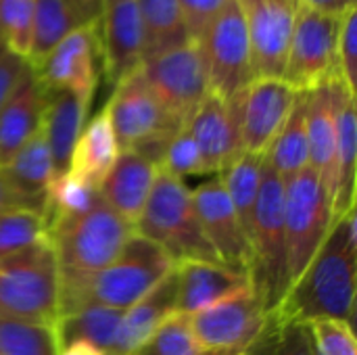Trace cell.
Returning a JSON list of instances; mask_svg holds the SVG:
<instances>
[{
  "label": "cell",
  "mask_w": 357,
  "mask_h": 355,
  "mask_svg": "<svg viewBox=\"0 0 357 355\" xmlns=\"http://www.w3.org/2000/svg\"><path fill=\"white\" fill-rule=\"evenodd\" d=\"M357 289L356 209L333 222L320 251L289 289L284 301L272 312L282 322L307 324L320 318L351 322Z\"/></svg>",
  "instance_id": "obj_1"
},
{
  "label": "cell",
  "mask_w": 357,
  "mask_h": 355,
  "mask_svg": "<svg viewBox=\"0 0 357 355\" xmlns=\"http://www.w3.org/2000/svg\"><path fill=\"white\" fill-rule=\"evenodd\" d=\"M174 268V259L159 245L140 234H132L121 253L102 272L77 289L59 295V316L88 305L126 312L155 289Z\"/></svg>",
  "instance_id": "obj_2"
},
{
  "label": "cell",
  "mask_w": 357,
  "mask_h": 355,
  "mask_svg": "<svg viewBox=\"0 0 357 355\" xmlns=\"http://www.w3.org/2000/svg\"><path fill=\"white\" fill-rule=\"evenodd\" d=\"M136 234L159 245L174 264L211 262L220 264L211 249L184 180L157 169L149 199L136 224Z\"/></svg>",
  "instance_id": "obj_3"
},
{
  "label": "cell",
  "mask_w": 357,
  "mask_h": 355,
  "mask_svg": "<svg viewBox=\"0 0 357 355\" xmlns=\"http://www.w3.org/2000/svg\"><path fill=\"white\" fill-rule=\"evenodd\" d=\"M132 234H136L134 226L123 222L102 199L92 211L59 230L50 239L59 270V295L102 272L121 253Z\"/></svg>",
  "instance_id": "obj_4"
},
{
  "label": "cell",
  "mask_w": 357,
  "mask_h": 355,
  "mask_svg": "<svg viewBox=\"0 0 357 355\" xmlns=\"http://www.w3.org/2000/svg\"><path fill=\"white\" fill-rule=\"evenodd\" d=\"M251 249V287L261 297L266 312L272 314L280 308L291 289V274L284 230V180L268 163H264L255 203Z\"/></svg>",
  "instance_id": "obj_5"
},
{
  "label": "cell",
  "mask_w": 357,
  "mask_h": 355,
  "mask_svg": "<svg viewBox=\"0 0 357 355\" xmlns=\"http://www.w3.org/2000/svg\"><path fill=\"white\" fill-rule=\"evenodd\" d=\"M0 318L54 324L59 270L52 243H40L0 262Z\"/></svg>",
  "instance_id": "obj_6"
},
{
  "label": "cell",
  "mask_w": 357,
  "mask_h": 355,
  "mask_svg": "<svg viewBox=\"0 0 357 355\" xmlns=\"http://www.w3.org/2000/svg\"><path fill=\"white\" fill-rule=\"evenodd\" d=\"M333 222V201L310 165L284 182V230L291 287L320 251Z\"/></svg>",
  "instance_id": "obj_7"
},
{
  "label": "cell",
  "mask_w": 357,
  "mask_h": 355,
  "mask_svg": "<svg viewBox=\"0 0 357 355\" xmlns=\"http://www.w3.org/2000/svg\"><path fill=\"white\" fill-rule=\"evenodd\" d=\"M197 42L205 56L211 94L230 100L255 80L245 13L238 0H228Z\"/></svg>",
  "instance_id": "obj_8"
},
{
  "label": "cell",
  "mask_w": 357,
  "mask_h": 355,
  "mask_svg": "<svg viewBox=\"0 0 357 355\" xmlns=\"http://www.w3.org/2000/svg\"><path fill=\"white\" fill-rule=\"evenodd\" d=\"M140 73L163 109L180 126L188 123L197 107L209 94L205 56L195 40L144 59Z\"/></svg>",
  "instance_id": "obj_9"
},
{
  "label": "cell",
  "mask_w": 357,
  "mask_h": 355,
  "mask_svg": "<svg viewBox=\"0 0 357 355\" xmlns=\"http://www.w3.org/2000/svg\"><path fill=\"white\" fill-rule=\"evenodd\" d=\"M341 17L297 6L282 71V80L297 92H310L333 77H341L337 59Z\"/></svg>",
  "instance_id": "obj_10"
},
{
  "label": "cell",
  "mask_w": 357,
  "mask_h": 355,
  "mask_svg": "<svg viewBox=\"0 0 357 355\" xmlns=\"http://www.w3.org/2000/svg\"><path fill=\"white\" fill-rule=\"evenodd\" d=\"M105 111L119 151H132L153 140L172 138L182 128L153 94L140 67L115 84Z\"/></svg>",
  "instance_id": "obj_11"
},
{
  "label": "cell",
  "mask_w": 357,
  "mask_h": 355,
  "mask_svg": "<svg viewBox=\"0 0 357 355\" xmlns=\"http://www.w3.org/2000/svg\"><path fill=\"white\" fill-rule=\"evenodd\" d=\"M268 320L261 297L249 285L234 295L188 316L190 333L203 354L247 349Z\"/></svg>",
  "instance_id": "obj_12"
},
{
  "label": "cell",
  "mask_w": 357,
  "mask_h": 355,
  "mask_svg": "<svg viewBox=\"0 0 357 355\" xmlns=\"http://www.w3.org/2000/svg\"><path fill=\"white\" fill-rule=\"evenodd\" d=\"M98 17L67 33L33 69L46 92L69 90L92 100L98 84Z\"/></svg>",
  "instance_id": "obj_13"
},
{
  "label": "cell",
  "mask_w": 357,
  "mask_h": 355,
  "mask_svg": "<svg viewBox=\"0 0 357 355\" xmlns=\"http://www.w3.org/2000/svg\"><path fill=\"white\" fill-rule=\"evenodd\" d=\"M299 92L278 77H255L238 96L241 153L264 157L284 126Z\"/></svg>",
  "instance_id": "obj_14"
},
{
  "label": "cell",
  "mask_w": 357,
  "mask_h": 355,
  "mask_svg": "<svg viewBox=\"0 0 357 355\" xmlns=\"http://www.w3.org/2000/svg\"><path fill=\"white\" fill-rule=\"evenodd\" d=\"M190 197L199 224L211 249L215 251L220 264L251 276V268H253L251 241L236 218V211L224 190L222 180L218 176L209 178L207 182L199 184L190 192Z\"/></svg>",
  "instance_id": "obj_15"
},
{
  "label": "cell",
  "mask_w": 357,
  "mask_h": 355,
  "mask_svg": "<svg viewBox=\"0 0 357 355\" xmlns=\"http://www.w3.org/2000/svg\"><path fill=\"white\" fill-rule=\"evenodd\" d=\"M251 46L255 77L282 80L297 17V0H238Z\"/></svg>",
  "instance_id": "obj_16"
},
{
  "label": "cell",
  "mask_w": 357,
  "mask_h": 355,
  "mask_svg": "<svg viewBox=\"0 0 357 355\" xmlns=\"http://www.w3.org/2000/svg\"><path fill=\"white\" fill-rule=\"evenodd\" d=\"M98 38L102 71L115 86L138 69L144 59V29L138 0H102Z\"/></svg>",
  "instance_id": "obj_17"
},
{
  "label": "cell",
  "mask_w": 357,
  "mask_h": 355,
  "mask_svg": "<svg viewBox=\"0 0 357 355\" xmlns=\"http://www.w3.org/2000/svg\"><path fill=\"white\" fill-rule=\"evenodd\" d=\"M201 157L203 174H218L241 153L238 103L207 94L186 123Z\"/></svg>",
  "instance_id": "obj_18"
},
{
  "label": "cell",
  "mask_w": 357,
  "mask_h": 355,
  "mask_svg": "<svg viewBox=\"0 0 357 355\" xmlns=\"http://www.w3.org/2000/svg\"><path fill=\"white\" fill-rule=\"evenodd\" d=\"M351 94L341 77H333L307 92V144L310 167L318 174L331 201L335 195V153H337V111ZM356 96V94H354Z\"/></svg>",
  "instance_id": "obj_19"
},
{
  "label": "cell",
  "mask_w": 357,
  "mask_h": 355,
  "mask_svg": "<svg viewBox=\"0 0 357 355\" xmlns=\"http://www.w3.org/2000/svg\"><path fill=\"white\" fill-rule=\"evenodd\" d=\"M4 184L10 192L13 207L31 209L44 216L48 188L54 180L50 153L42 130H38L19 153L0 167Z\"/></svg>",
  "instance_id": "obj_20"
},
{
  "label": "cell",
  "mask_w": 357,
  "mask_h": 355,
  "mask_svg": "<svg viewBox=\"0 0 357 355\" xmlns=\"http://www.w3.org/2000/svg\"><path fill=\"white\" fill-rule=\"evenodd\" d=\"M155 176L157 167L149 159L136 151H119L115 165L98 188L100 199L136 230Z\"/></svg>",
  "instance_id": "obj_21"
},
{
  "label": "cell",
  "mask_w": 357,
  "mask_h": 355,
  "mask_svg": "<svg viewBox=\"0 0 357 355\" xmlns=\"http://www.w3.org/2000/svg\"><path fill=\"white\" fill-rule=\"evenodd\" d=\"M176 314L192 316L251 285L249 276L211 262H180Z\"/></svg>",
  "instance_id": "obj_22"
},
{
  "label": "cell",
  "mask_w": 357,
  "mask_h": 355,
  "mask_svg": "<svg viewBox=\"0 0 357 355\" xmlns=\"http://www.w3.org/2000/svg\"><path fill=\"white\" fill-rule=\"evenodd\" d=\"M92 100L82 98L69 90L46 92V105L42 115V134L50 153L54 178L69 172L73 146L86 126L88 107Z\"/></svg>",
  "instance_id": "obj_23"
},
{
  "label": "cell",
  "mask_w": 357,
  "mask_h": 355,
  "mask_svg": "<svg viewBox=\"0 0 357 355\" xmlns=\"http://www.w3.org/2000/svg\"><path fill=\"white\" fill-rule=\"evenodd\" d=\"M46 105V90L29 67L6 105L0 111V167L40 130Z\"/></svg>",
  "instance_id": "obj_24"
},
{
  "label": "cell",
  "mask_w": 357,
  "mask_h": 355,
  "mask_svg": "<svg viewBox=\"0 0 357 355\" xmlns=\"http://www.w3.org/2000/svg\"><path fill=\"white\" fill-rule=\"evenodd\" d=\"M178 305V272L176 268L140 301L126 310L117 339L109 355H130L138 349L169 316L176 314Z\"/></svg>",
  "instance_id": "obj_25"
},
{
  "label": "cell",
  "mask_w": 357,
  "mask_h": 355,
  "mask_svg": "<svg viewBox=\"0 0 357 355\" xmlns=\"http://www.w3.org/2000/svg\"><path fill=\"white\" fill-rule=\"evenodd\" d=\"M119 157V146L109 121L107 111H98L82 130L69 161V174L100 188Z\"/></svg>",
  "instance_id": "obj_26"
},
{
  "label": "cell",
  "mask_w": 357,
  "mask_h": 355,
  "mask_svg": "<svg viewBox=\"0 0 357 355\" xmlns=\"http://www.w3.org/2000/svg\"><path fill=\"white\" fill-rule=\"evenodd\" d=\"M98 15L77 0H36L33 36L27 63L36 67L67 33Z\"/></svg>",
  "instance_id": "obj_27"
},
{
  "label": "cell",
  "mask_w": 357,
  "mask_h": 355,
  "mask_svg": "<svg viewBox=\"0 0 357 355\" xmlns=\"http://www.w3.org/2000/svg\"><path fill=\"white\" fill-rule=\"evenodd\" d=\"M357 113L356 96L347 94L337 111V153H335V195L333 220L356 209Z\"/></svg>",
  "instance_id": "obj_28"
},
{
  "label": "cell",
  "mask_w": 357,
  "mask_h": 355,
  "mask_svg": "<svg viewBox=\"0 0 357 355\" xmlns=\"http://www.w3.org/2000/svg\"><path fill=\"white\" fill-rule=\"evenodd\" d=\"M121 310L113 308H102V305H88L82 310H75L71 314L59 316L56 322L52 324L54 337H56V347H65L77 341H86L105 354H111L113 343L117 339L121 320H123Z\"/></svg>",
  "instance_id": "obj_29"
},
{
  "label": "cell",
  "mask_w": 357,
  "mask_h": 355,
  "mask_svg": "<svg viewBox=\"0 0 357 355\" xmlns=\"http://www.w3.org/2000/svg\"><path fill=\"white\" fill-rule=\"evenodd\" d=\"M266 163L287 182L310 165L307 144V92H299L284 126L272 140Z\"/></svg>",
  "instance_id": "obj_30"
},
{
  "label": "cell",
  "mask_w": 357,
  "mask_h": 355,
  "mask_svg": "<svg viewBox=\"0 0 357 355\" xmlns=\"http://www.w3.org/2000/svg\"><path fill=\"white\" fill-rule=\"evenodd\" d=\"M264 163L266 159L259 155L238 153L232 161H228L220 169V176H218L224 184V190L249 241L253 236V218H255V203L259 195Z\"/></svg>",
  "instance_id": "obj_31"
},
{
  "label": "cell",
  "mask_w": 357,
  "mask_h": 355,
  "mask_svg": "<svg viewBox=\"0 0 357 355\" xmlns=\"http://www.w3.org/2000/svg\"><path fill=\"white\" fill-rule=\"evenodd\" d=\"M98 203H100V192L88 182L75 178L69 172L54 178L48 188L46 209H44L48 239H52L59 230L67 228L69 224L92 211Z\"/></svg>",
  "instance_id": "obj_32"
},
{
  "label": "cell",
  "mask_w": 357,
  "mask_h": 355,
  "mask_svg": "<svg viewBox=\"0 0 357 355\" xmlns=\"http://www.w3.org/2000/svg\"><path fill=\"white\" fill-rule=\"evenodd\" d=\"M138 8L144 29V59L190 42L178 0H138Z\"/></svg>",
  "instance_id": "obj_33"
},
{
  "label": "cell",
  "mask_w": 357,
  "mask_h": 355,
  "mask_svg": "<svg viewBox=\"0 0 357 355\" xmlns=\"http://www.w3.org/2000/svg\"><path fill=\"white\" fill-rule=\"evenodd\" d=\"M247 355H316L307 324L282 322L274 314L257 335V339L247 347Z\"/></svg>",
  "instance_id": "obj_34"
},
{
  "label": "cell",
  "mask_w": 357,
  "mask_h": 355,
  "mask_svg": "<svg viewBox=\"0 0 357 355\" xmlns=\"http://www.w3.org/2000/svg\"><path fill=\"white\" fill-rule=\"evenodd\" d=\"M48 241V228L42 213L19 207L0 213V262Z\"/></svg>",
  "instance_id": "obj_35"
},
{
  "label": "cell",
  "mask_w": 357,
  "mask_h": 355,
  "mask_svg": "<svg viewBox=\"0 0 357 355\" xmlns=\"http://www.w3.org/2000/svg\"><path fill=\"white\" fill-rule=\"evenodd\" d=\"M56 337L50 324L0 318V355H56Z\"/></svg>",
  "instance_id": "obj_36"
},
{
  "label": "cell",
  "mask_w": 357,
  "mask_h": 355,
  "mask_svg": "<svg viewBox=\"0 0 357 355\" xmlns=\"http://www.w3.org/2000/svg\"><path fill=\"white\" fill-rule=\"evenodd\" d=\"M36 0H0V42L27 61L33 36Z\"/></svg>",
  "instance_id": "obj_37"
},
{
  "label": "cell",
  "mask_w": 357,
  "mask_h": 355,
  "mask_svg": "<svg viewBox=\"0 0 357 355\" xmlns=\"http://www.w3.org/2000/svg\"><path fill=\"white\" fill-rule=\"evenodd\" d=\"M130 355H205L197 345L188 316L174 314L169 316L138 349Z\"/></svg>",
  "instance_id": "obj_38"
},
{
  "label": "cell",
  "mask_w": 357,
  "mask_h": 355,
  "mask_svg": "<svg viewBox=\"0 0 357 355\" xmlns=\"http://www.w3.org/2000/svg\"><path fill=\"white\" fill-rule=\"evenodd\" d=\"M316 355H357L356 333L351 322L320 318L307 322Z\"/></svg>",
  "instance_id": "obj_39"
},
{
  "label": "cell",
  "mask_w": 357,
  "mask_h": 355,
  "mask_svg": "<svg viewBox=\"0 0 357 355\" xmlns=\"http://www.w3.org/2000/svg\"><path fill=\"white\" fill-rule=\"evenodd\" d=\"M159 169H163V172H167L169 176L180 178V180H184V178H188V176H199V174H203L199 149H197L195 138L190 136V132H188L186 126H182V128L172 136V140L167 142Z\"/></svg>",
  "instance_id": "obj_40"
},
{
  "label": "cell",
  "mask_w": 357,
  "mask_h": 355,
  "mask_svg": "<svg viewBox=\"0 0 357 355\" xmlns=\"http://www.w3.org/2000/svg\"><path fill=\"white\" fill-rule=\"evenodd\" d=\"M339 73L351 94L357 90V6H351L341 17V33L337 46Z\"/></svg>",
  "instance_id": "obj_41"
},
{
  "label": "cell",
  "mask_w": 357,
  "mask_h": 355,
  "mask_svg": "<svg viewBox=\"0 0 357 355\" xmlns=\"http://www.w3.org/2000/svg\"><path fill=\"white\" fill-rule=\"evenodd\" d=\"M228 0H178L190 40H199Z\"/></svg>",
  "instance_id": "obj_42"
},
{
  "label": "cell",
  "mask_w": 357,
  "mask_h": 355,
  "mask_svg": "<svg viewBox=\"0 0 357 355\" xmlns=\"http://www.w3.org/2000/svg\"><path fill=\"white\" fill-rule=\"evenodd\" d=\"M27 69L29 63L23 56L6 48L0 52V111L10 98V94L15 92V88L19 86V82L23 80V75L27 73Z\"/></svg>",
  "instance_id": "obj_43"
},
{
  "label": "cell",
  "mask_w": 357,
  "mask_h": 355,
  "mask_svg": "<svg viewBox=\"0 0 357 355\" xmlns=\"http://www.w3.org/2000/svg\"><path fill=\"white\" fill-rule=\"evenodd\" d=\"M297 6L326 15H343L345 10L356 6V0H297Z\"/></svg>",
  "instance_id": "obj_44"
},
{
  "label": "cell",
  "mask_w": 357,
  "mask_h": 355,
  "mask_svg": "<svg viewBox=\"0 0 357 355\" xmlns=\"http://www.w3.org/2000/svg\"><path fill=\"white\" fill-rule=\"evenodd\" d=\"M56 355H107L102 349L86 343V341H77V343H71V345H65L59 349Z\"/></svg>",
  "instance_id": "obj_45"
},
{
  "label": "cell",
  "mask_w": 357,
  "mask_h": 355,
  "mask_svg": "<svg viewBox=\"0 0 357 355\" xmlns=\"http://www.w3.org/2000/svg\"><path fill=\"white\" fill-rule=\"evenodd\" d=\"M6 209H13V199H10V192L4 184V178L0 174V213L6 211Z\"/></svg>",
  "instance_id": "obj_46"
},
{
  "label": "cell",
  "mask_w": 357,
  "mask_h": 355,
  "mask_svg": "<svg viewBox=\"0 0 357 355\" xmlns=\"http://www.w3.org/2000/svg\"><path fill=\"white\" fill-rule=\"evenodd\" d=\"M77 2H79V4H84L86 8L94 10V8H96V6H98V4H100L102 0H77Z\"/></svg>",
  "instance_id": "obj_47"
},
{
  "label": "cell",
  "mask_w": 357,
  "mask_h": 355,
  "mask_svg": "<svg viewBox=\"0 0 357 355\" xmlns=\"http://www.w3.org/2000/svg\"><path fill=\"white\" fill-rule=\"evenodd\" d=\"M205 355H247V349H234V352H222V354H205Z\"/></svg>",
  "instance_id": "obj_48"
},
{
  "label": "cell",
  "mask_w": 357,
  "mask_h": 355,
  "mask_svg": "<svg viewBox=\"0 0 357 355\" xmlns=\"http://www.w3.org/2000/svg\"><path fill=\"white\" fill-rule=\"evenodd\" d=\"M2 50H4V46H2V42H0V52H2Z\"/></svg>",
  "instance_id": "obj_49"
}]
</instances>
